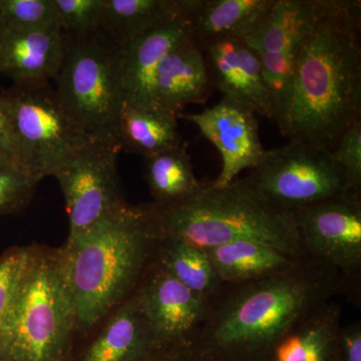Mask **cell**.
<instances>
[{"label":"cell","instance_id":"1","mask_svg":"<svg viewBox=\"0 0 361 361\" xmlns=\"http://www.w3.org/2000/svg\"><path fill=\"white\" fill-rule=\"evenodd\" d=\"M361 120V2L330 0L299 51L290 97L279 127L334 154Z\"/></svg>","mask_w":361,"mask_h":361},{"label":"cell","instance_id":"2","mask_svg":"<svg viewBox=\"0 0 361 361\" xmlns=\"http://www.w3.org/2000/svg\"><path fill=\"white\" fill-rule=\"evenodd\" d=\"M337 294L339 273L310 257L266 279L223 284L192 341V361H258L289 325Z\"/></svg>","mask_w":361,"mask_h":361},{"label":"cell","instance_id":"3","mask_svg":"<svg viewBox=\"0 0 361 361\" xmlns=\"http://www.w3.org/2000/svg\"><path fill=\"white\" fill-rule=\"evenodd\" d=\"M165 236L156 204L126 202L59 247L77 312V345L137 291Z\"/></svg>","mask_w":361,"mask_h":361},{"label":"cell","instance_id":"4","mask_svg":"<svg viewBox=\"0 0 361 361\" xmlns=\"http://www.w3.org/2000/svg\"><path fill=\"white\" fill-rule=\"evenodd\" d=\"M159 208L166 235L198 248L249 240L292 257H310L301 245L294 214L278 208L241 180L224 187L202 182L193 196Z\"/></svg>","mask_w":361,"mask_h":361},{"label":"cell","instance_id":"5","mask_svg":"<svg viewBox=\"0 0 361 361\" xmlns=\"http://www.w3.org/2000/svg\"><path fill=\"white\" fill-rule=\"evenodd\" d=\"M77 343V312L61 248L32 244L0 332V361H71Z\"/></svg>","mask_w":361,"mask_h":361},{"label":"cell","instance_id":"6","mask_svg":"<svg viewBox=\"0 0 361 361\" xmlns=\"http://www.w3.org/2000/svg\"><path fill=\"white\" fill-rule=\"evenodd\" d=\"M63 35L65 54L54 78L59 101L90 135L118 146V118L125 103L122 47L101 27Z\"/></svg>","mask_w":361,"mask_h":361},{"label":"cell","instance_id":"7","mask_svg":"<svg viewBox=\"0 0 361 361\" xmlns=\"http://www.w3.org/2000/svg\"><path fill=\"white\" fill-rule=\"evenodd\" d=\"M0 94L18 145L20 165L33 174L51 176L78 152L102 142L68 114L49 82L13 84Z\"/></svg>","mask_w":361,"mask_h":361},{"label":"cell","instance_id":"8","mask_svg":"<svg viewBox=\"0 0 361 361\" xmlns=\"http://www.w3.org/2000/svg\"><path fill=\"white\" fill-rule=\"evenodd\" d=\"M240 180L291 213L348 193L334 154L298 140L267 149L257 167Z\"/></svg>","mask_w":361,"mask_h":361},{"label":"cell","instance_id":"9","mask_svg":"<svg viewBox=\"0 0 361 361\" xmlns=\"http://www.w3.org/2000/svg\"><path fill=\"white\" fill-rule=\"evenodd\" d=\"M293 214L307 256L336 269L343 281L344 295L360 302L361 193H348Z\"/></svg>","mask_w":361,"mask_h":361},{"label":"cell","instance_id":"10","mask_svg":"<svg viewBox=\"0 0 361 361\" xmlns=\"http://www.w3.org/2000/svg\"><path fill=\"white\" fill-rule=\"evenodd\" d=\"M330 0H276L247 44L258 54L269 89L274 121L283 120L299 51Z\"/></svg>","mask_w":361,"mask_h":361},{"label":"cell","instance_id":"11","mask_svg":"<svg viewBox=\"0 0 361 361\" xmlns=\"http://www.w3.org/2000/svg\"><path fill=\"white\" fill-rule=\"evenodd\" d=\"M120 147L97 142L66 160L54 173L70 219L66 240L75 239L126 203L118 186Z\"/></svg>","mask_w":361,"mask_h":361},{"label":"cell","instance_id":"12","mask_svg":"<svg viewBox=\"0 0 361 361\" xmlns=\"http://www.w3.org/2000/svg\"><path fill=\"white\" fill-rule=\"evenodd\" d=\"M178 118L191 122L220 153L222 168L213 180L216 187L234 182L242 171L257 167L266 151L259 137L255 111L229 97L201 113L182 114Z\"/></svg>","mask_w":361,"mask_h":361},{"label":"cell","instance_id":"13","mask_svg":"<svg viewBox=\"0 0 361 361\" xmlns=\"http://www.w3.org/2000/svg\"><path fill=\"white\" fill-rule=\"evenodd\" d=\"M161 348L189 344L205 320L210 302L155 264L135 291Z\"/></svg>","mask_w":361,"mask_h":361},{"label":"cell","instance_id":"14","mask_svg":"<svg viewBox=\"0 0 361 361\" xmlns=\"http://www.w3.org/2000/svg\"><path fill=\"white\" fill-rule=\"evenodd\" d=\"M212 89L274 121V108L256 51L245 40L224 39L202 51Z\"/></svg>","mask_w":361,"mask_h":361},{"label":"cell","instance_id":"15","mask_svg":"<svg viewBox=\"0 0 361 361\" xmlns=\"http://www.w3.org/2000/svg\"><path fill=\"white\" fill-rule=\"evenodd\" d=\"M161 348L135 292L78 344L71 361H142Z\"/></svg>","mask_w":361,"mask_h":361},{"label":"cell","instance_id":"16","mask_svg":"<svg viewBox=\"0 0 361 361\" xmlns=\"http://www.w3.org/2000/svg\"><path fill=\"white\" fill-rule=\"evenodd\" d=\"M65 54V35L58 23L30 30L6 28L0 42V75L16 85L49 82Z\"/></svg>","mask_w":361,"mask_h":361},{"label":"cell","instance_id":"17","mask_svg":"<svg viewBox=\"0 0 361 361\" xmlns=\"http://www.w3.org/2000/svg\"><path fill=\"white\" fill-rule=\"evenodd\" d=\"M211 90L203 54L189 37L161 59L149 85L148 106L179 116L187 104H205Z\"/></svg>","mask_w":361,"mask_h":361},{"label":"cell","instance_id":"18","mask_svg":"<svg viewBox=\"0 0 361 361\" xmlns=\"http://www.w3.org/2000/svg\"><path fill=\"white\" fill-rule=\"evenodd\" d=\"M276 0H188L191 39L203 51L224 39H250Z\"/></svg>","mask_w":361,"mask_h":361},{"label":"cell","instance_id":"19","mask_svg":"<svg viewBox=\"0 0 361 361\" xmlns=\"http://www.w3.org/2000/svg\"><path fill=\"white\" fill-rule=\"evenodd\" d=\"M341 326V307L331 301L323 303L289 325L258 361H339Z\"/></svg>","mask_w":361,"mask_h":361},{"label":"cell","instance_id":"20","mask_svg":"<svg viewBox=\"0 0 361 361\" xmlns=\"http://www.w3.org/2000/svg\"><path fill=\"white\" fill-rule=\"evenodd\" d=\"M191 35L187 18L145 33L122 47V85L125 102L148 106L152 78L161 59Z\"/></svg>","mask_w":361,"mask_h":361},{"label":"cell","instance_id":"21","mask_svg":"<svg viewBox=\"0 0 361 361\" xmlns=\"http://www.w3.org/2000/svg\"><path fill=\"white\" fill-rule=\"evenodd\" d=\"M204 250L223 284H243L266 279L286 272L305 259L292 257L274 247L249 240Z\"/></svg>","mask_w":361,"mask_h":361},{"label":"cell","instance_id":"22","mask_svg":"<svg viewBox=\"0 0 361 361\" xmlns=\"http://www.w3.org/2000/svg\"><path fill=\"white\" fill-rule=\"evenodd\" d=\"M188 0H106L99 27L123 47L145 33L186 18Z\"/></svg>","mask_w":361,"mask_h":361},{"label":"cell","instance_id":"23","mask_svg":"<svg viewBox=\"0 0 361 361\" xmlns=\"http://www.w3.org/2000/svg\"><path fill=\"white\" fill-rule=\"evenodd\" d=\"M178 116L151 106L123 103L118 125L121 151L148 157L182 144Z\"/></svg>","mask_w":361,"mask_h":361},{"label":"cell","instance_id":"24","mask_svg":"<svg viewBox=\"0 0 361 361\" xmlns=\"http://www.w3.org/2000/svg\"><path fill=\"white\" fill-rule=\"evenodd\" d=\"M187 149V142H183L142 160V172L153 203L161 208L186 200L202 186Z\"/></svg>","mask_w":361,"mask_h":361},{"label":"cell","instance_id":"25","mask_svg":"<svg viewBox=\"0 0 361 361\" xmlns=\"http://www.w3.org/2000/svg\"><path fill=\"white\" fill-rule=\"evenodd\" d=\"M156 262L209 302L222 288V280L206 251L183 240L166 235L159 248Z\"/></svg>","mask_w":361,"mask_h":361},{"label":"cell","instance_id":"26","mask_svg":"<svg viewBox=\"0 0 361 361\" xmlns=\"http://www.w3.org/2000/svg\"><path fill=\"white\" fill-rule=\"evenodd\" d=\"M42 179L21 166L0 168V217L25 209Z\"/></svg>","mask_w":361,"mask_h":361},{"label":"cell","instance_id":"27","mask_svg":"<svg viewBox=\"0 0 361 361\" xmlns=\"http://www.w3.org/2000/svg\"><path fill=\"white\" fill-rule=\"evenodd\" d=\"M6 28L30 30L56 25L54 0H0Z\"/></svg>","mask_w":361,"mask_h":361},{"label":"cell","instance_id":"28","mask_svg":"<svg viewBox=\"0 0 361 361\" xmlns=\"http://www.w3.org/2000/svg\"><path fill=\"white\" fill-rule=\"evenodd\" d=\"M32 254V245L14 246L0 256V332L18 293Z\"/></svg>","mask_w":361,"mask_h":361},{"label":"cell","instance_id":"29","mask_svg":"<svg viewBox=\"0 0 361 361\" xmlns=\"http://www.w3.org/2000/svg\"><path fill=\"white\" fill-rule=\"evenodd\" d=\"M106 0H54L56 23L63 32L82 33L99 27Z\"/></svg>","mask_w":361,"mask_h":361},{"label":"cell","instance_id":"30","mask_svg":"<svg viewBox=\"0 0 361 361\" xmlns=\"http://www.w3.org/2000/svg\"><path fill=\"white\" fill-rule=\"evenodd\" d=\"M334 157L345 175L348 193H361V120L344 132Z\"/></svg>","mask_w":361,"mask_h":361},{"label":"cell","instance_id":"31","mask_svg":"<svg viewBox=\"0 0 361 361\" xmlns=\"http://www.w3.org/2000/svg\"><path fill=\"white\" fill-rule=\"evenodd\" d=\"M20 165L18 145L6 104L0 94V168Z\"/></svg>","mask_w":361,"mask_h":361},{"label":"cell","instance_id":"32","mask_svg":"<svg viewBox=\"0 0 361 361\" xmlns=\"http://www.w3.org/2000/svg\"><path fill=\"white\" fill-rule=\"evenodd\" d=\"M339 361H361V322L356 320L341 326L336 341Z\"/></svg>","mask_w":361,"mask_h":361},{"label":"cell","instance_id":"33","mask_svg":"<svg viewBox=\"0 0 361 361\" xmlns=\"http://www.w3.org/2000/svg\"><path fill=\"white\" fill-rule=\"evenodd\" d=\"M142 361H192L189 344L166 346Z\"/></svg>","mask_w":361,"mask_h":361},{"label":"cell","instance_id":"34","mask_svg":"<svg viewBox=\"0 0 361 361\" xmlns=\"http://www.w3.org/2000/svg\"><path fill=\"white\" fill-rule=\"evenodd\" d=\"M4 32H6V25H4V21L0 18V42H1L2 37H4Z\"/></svg>","mask_w":361,"mask_h":361}]
</instances>
